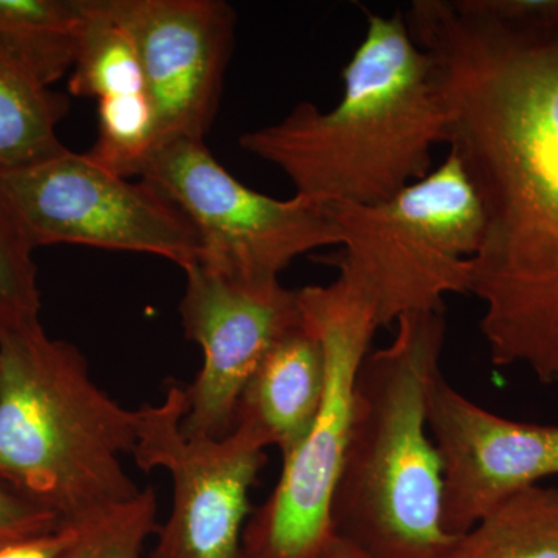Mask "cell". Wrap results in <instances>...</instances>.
<instances>
[{"instance_id": "6da1fadb", "label": "cell", "mask_w": 558, "mask_h": 558, "mask_svg": "<svg viewBox=\"0 0 558 558\" xmlns=\"http://www.w3.org/2000/svg\"><path fill=\"white\" fill-rule=\"evenodd\" d=\"M403 13L483 215L468 293L492 363L558 384V0H414Z\"/></svg>"}, {"instance_id": "7a4b0ae2", "label": "cell", "mask_w": 558, "mask_h": 558, "mask_svg": "<svg viewBox=\"0 0 558 558\" xmlns=\"http://www.w3.org/2000/svg\"><path fill=\"white\" fill-rule=\"evenodd\" d=\"M341 80L332 109L300 102L277 123L244 132L240 146L322 207L380 204L432 172L433 149L449 143L438 72L402 10H366L365 38Z\"/></svg>"}, {"instance_id": "3957f363", "label": "cell", "mask_w": 558, "mask_h": 558, "mask_svg": "<svg viewBox=\"0 0 558 558\" xmlns=\"http://www.w3.org/2000/svg\"><path fill=\"white\" fill-rule=\"evenodd\" d=\"M446 310L396 322L389 344L363 359L330 519L339 537L376 558H442V461L428 432Z\"/></svg>"}, {"instance_id": "277c9868", "label": "cell", "mask_w": 558, "mask_h": 558, "mask_svg": "<svg viewBox=\"0 0 558 558\" xmlns=\"http://www.w3.org/2000/svg\"><path fill=\"white\" fill-rule=\"evenodd\" d=\"M137 446V410L98 387L75 344L40 322L0 336V481L76 524L142 488L121 458Z\"/></svg>"}, {"instance_id": "5b68a950", "label": "cell", "mask_w": 558, "mask_h": 558, "mask_svg": "<svg viewBox=\"0 0 558 558\" xmlns=\"http://www.w3.org/2000/svg\"><path fill=\"white\" fill-rule=\"evenodd\" d=\"M325 208L341 248L319 260L365 293L380 328L414 312L444 310L447 295L468 293L483 215L453 154L389 201Z\"/></svg>"}, {"instance_id": "8992f818", "label": "cell", "mask_w": 558, "mask_h": 558, "mask_svg": "<svg viewBox=\"0 0 558 558\" xmlns=\"http://www.w3.org/2000/svg\"><path fill=\"white\" fill-rule=\"evenodd\" d=\"M299 301L325 349V398L310 432L282 457L270 497L250 517L244 558H315L337 537L330 506L347 450L355 377L380 326L365 293L340 275L330 284L300 289Z\"/></svg>"}, {"instance_id": "52a82bcc", "label": "cell", "mask_w": 558, "mask_h": 558, "mask_svg": "<svg viewBox=\"0 0 558 558\" xmlns=\"http://www.w3.org/2000/svg\"><path fill=\"white\" fill-rule=\"evenodd\" d=\"M137 179L190 220L202 242L197 263L231 281L274 284L300 256L341 242L325 207L296 194L279 201L248 189L216 160L205 140L159 143Z\"/></svg>"}, {"instance_id": "ba28073f", "label": "cell", "mask_w": 558, "mask_h": 558, "mask_svg": "<svg viewBox=\"0 0 558 558\" xmlns=\"http://www.w3.org/2000/svg\"><path fill=\"white\" fill-rule=\"evenodd\" d=\"M0 186L33 247L83 245L143 253L178 264L201 259L199 234L148 183L110 171L89 153L65 149L28 170L0 175Z\"/></svg>"}, {"instance_id": "9c48e42d", "label": "cell", "mask_w": 558, "mask_h": 558, "mask_svg": "<svg viewBox=\"0 0 558 558\" xmlns=\"http://www.w3.org/2000/svg\"><path fill=\"white\" fill-rule=\"evenodd\" d=\"M185 389L171 387L163 402L137 410L138 468L161 469L172 481L171 512L153 558H244L250 492L266 465V442L245 425L219 439L182 432Z\"/></svg>"}, {"instance_id": "30bf717a", "label": "cell", "mask_w": 558, "mask_h": 558, "mask_svg": "<svg viewBox=\"0 0 558 558\" xmlns=\"http://www.w3.org/2000/svg\"><path fill=\"white\" fill-rule=\"evenodd\" d=\"M180 317L186 337L199 344L204 362L186 395L182 432L189 438L219 439L234 427L242 392L267 352L303 323L299 290L281 282L250 286L194 263Z\"/></svg>"}, {"instance_id": "8fae6325", "label": "cell", "mask_w": 558, "mask_h": 558, "mask_svg": "<svg viewBox=\"0 0 558 558\" xmlns=\"http://www.w3.org/2000/svg\"><path fill=\"white\" fill-rule=\"evenodd\" d=\"M102 3L137 49L159 143L205 140L218 112L233 50L234 10L223 0Z\"/></svg>"}, {"instance_id": "7c38bea8", "label": "cell", "mask_w": 558, "mask_h": 558, "mask_svg": "<svg viewBox=\"0 0 558 558\" xmlns=\"http://www.w3.org/2000/svg\"><path fill=\"white\" fill-rule=\"evenodd\" d=\"M428 432L442 461V526L451 537L513 495L558 476V425L492 413L442 374L429 392Z\"/></svg>"}, {"instance_id": "4fadbf2b", "label": "cell", "mask_w": 558, "mask_h": 558, "mask_svg": "<svg viewBox=\"0 0 558 558\" xmlns=\"http://www.w3.org/2000/svg\"><path fill=\"white\" fill-rule=\"evenodd\" d=\"M325 388V349L303 318L260 362L242 392L234 425L253 429L267 447H277L286 457L310 432Z\"/></svg>"}, {"instance_id": "5bb4252c", "label": "cell", "mask_w": 558, "mask_h": 558, "mask_svg": "<svg viewBox=\"0 0 558 558\" xmlns=\"http://www.w3.org/2000/svg\"><path fill=\"white\" fill-rule=\"evenodd\" d=\"M89 0H0V61L51 87L69 75Z\"/></svg>"}, {"instance_id": "9a60e30c", "label": "cell", "mask_w": 558, "mask_h": 558, "mask_svg": "<svg viewBox=\"0 0 558 558\" xmlns=\"http://www.w3.org/2000/svg\"><path fill=\"white\" fill-rule=\"evenodd\" d=\"M70 98L0 61V175L28 170L64 153L58 126Z\"/></svg>"}, {"instance_id": "2e32d148", "label": "cell", "mask_w": 558, "mask_h": 558, "mask_svg": "<svg viewBox=\"0 0 558 558\" xmlns=\"http://www.w3.org/2000/svg\"><path fill=\"white\" fill-rule=\"evenodd\" d=\"M442 558H558V487L513 495L458 535Z\"/></svg>"}, {"instance_id": "e0dca14e", "label": "cell", "mask_w": 558, "mask_h": 558, "mask_svg": "<svg viewBox=\"0 0 558 558\" xmlns=\"http://www.w3.org/2000/svg\"><path fill=\"white\" fill-rule=\"evenodd\" d=\"M69 92L97 101L146 92L137 49L102 0L87 2Z\"/></svg>"}, {"instance_id": "ac0fdd59", "label": "cell", "mask_w": 558, "mask_h": 558, "mask_svg": "<svg viewBox=\"0 0 558 558\" xmlns=\"http://www.w3.org/2000/svg\"><path fill=\"white\" fill-rule=\"evenodd\" d=\"M157 143L159 128L146 92L98 101V138L89 154L110 171L138 178Z\"/></svg>"}, {"instance_id": "d6986e66", "label": "cell", "mask_w": 558, "mask_h": 558, "mask_svg": "<svg viewBox=\"0 0 558 558\" xmlns=\"http://www.w3.org/2000/svg\"><path fill=\"white\" fill-rule=\"evenodd\" d=\"M157 499L150 488L124 505L95 513L73 527L58 558H142L146 539L157 529Z\"/></svg>"}, {"instance_id": "ffe728a7", "label": "cell", "mask_w": 558, "mask_h": 558, "mask_svg": "<svg viewBox=\"0 0 558 558\" xmlns=\"http://www.w3.org/2000/svg\"><path fill=\"white\" fill-rule=\"evenodd\" d=\"M35 250L0 186V336L39 322Z\"/></svg>"}, {"instance_id": "44dd1931", "label": "cell", "mask_w": 558, "mask_h": 558, "mask_svg": "<svg viewBox=\"0 0 558 558\" xmlns=\"http://www.w3.org/2000/svg\"><path fill=\"white\" fill-rule=\"evenodd\" d=\"M62 526L60 520L0 481V546L46 534Z\"/></svg>"}, {"instance_id": "7402d4cb", "label": "cell", "mask_w": 558, "mask_h": 558, "mask_svg": "<svg viewBox=\"0 0 558 558\" xmlns=\"http://www.w3.org/2000/svg\"><path fill=\"white\" fill-rule=\"evenodd\" d=\"M73 527L69 524L33 535V537L16 539L0 546V558H58L72 538Z\"/></svg>"}, {"instance_id": "603a6c76", "label": "cell", "mask_w": 558, "mask_h": 558, "mask_svg": "<svg viewBox=\"0 0 558 558\" xmlns=\"http://www.w3.org/2000/svg\"><path fill=\"white\" fill-rule=\"evenodd\" d=\"M315 558H376L352 543L351 539L339 537L332 539V543Z\"/></svg>"}]
</instances>
